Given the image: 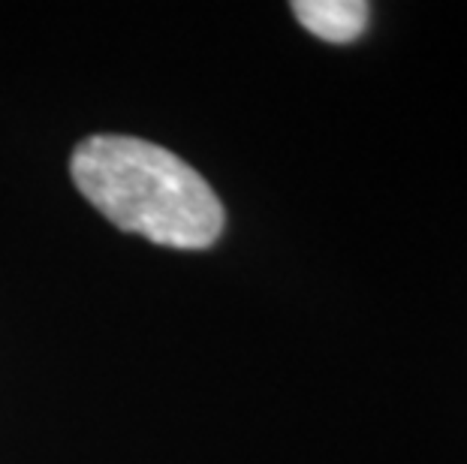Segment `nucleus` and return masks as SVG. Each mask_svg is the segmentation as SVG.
I'll use <instances>...</instances> for the list:
<instances>
[{"mask_svg": "<svg viewBox=\"0 0 467 464\" xmlns=\"http://www.w3.org/2000/svg\"><path fill=\"white\" fill-rule=\"evenodd\" d=\"M296 18L326 43H353L368 27L371 6L365 0H296Z\"/></svg>", "mask_w": 467, "mask_h": 464, "instance_id": "obj_2", "label": "nucleus"}, {"mask_svg": "<svg viewBox=\"0 0 467 464\" xmlns=\"http://www.w3.org/2000/svg\"><path fill=\"white\" fill-rule=\"evenodd\" d=\"M76 187L118 230L178 251H205L226 214L200 172L166 148L133 136H91L69 160Z\"/></svg>", "mask_w": 467, "mask_h": 464, "instance_id": "obj_1", "label": "nucleus"}]
</instances>
